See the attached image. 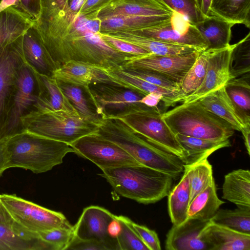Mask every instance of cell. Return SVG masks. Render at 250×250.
<instances>
[{
	"label": "cell",
	"mask_w": 250,
	"mask_h": 250,
	"mask_svg": "<svg viewBox=\"0 0 250 250\" xmlns=\"http://www.w3.org/2000/svg\"><path fill=\"white\" fill-rule=\"evenodd\" d=\"M98 13L73 12L65 0H41L35 24L56 69L70 61L112 69L123 67L134 56L117 50L103 39Z\"/></svg>",
	"instance_id": "obj_1"
},
{
	"label": "cell",
	"mask_w": 250,
	"mask_h": 250,
	"mask_svg": "<svg viewBox=\"0 0 250 250\" xmlns=\"http://www.w3.org/2000/svg\"><path fill=\"white\" fill-rule=\"evenodd\" d=\"M95 133L120 146L141 165L177 178L184 173V164L178 157L147 141L119 119L102 116Z\"/></svg>",
	"instance_id": "obj_2"
},
{
	"label": "cell",
	"mask_w": 250,
	"mask_h": 250,
	"mask_svg": "<svg viewBox=\"0 0 250 250\" xmlns=\"http://www.w3.org/2000/svg\"><path fill=\"white\" fill-rule=\"evenodd\" d=\"M2 143L6 169L20 167L41 173L61 164L65 155L74 152L69 144L26 130L10 135Z\"/></svg>",
	"instance_id": "obj_3"
},
{
	"label": "cell",
	"mask_w": 250,
	"mask_h": 250,
	"mask_svg": "<svg viewBox=\"0 0 250 250\" xmlns=\"http://www.w3.org/2000/svg\"><path fill=\"white\" fill-rule=\"evenodd\" d=\"M100 174L120 195L149 204L167 196L177 178L137 165L102 170Z\"/></svg>",
	"instance_id": "obj_4"
},
{
	"label": "cell",
	"mask_w": 250,
	"mask_h": 250,
	"mask_svg": "<svg viewBox=\"0 0 250 250\" xmlns=\"http://www.w3.org/2000/svg\"><path fill=\"white\" fill-rule=\"evenodd\" d=\"M175 134L214 141L229 139L234 129L227 122L206 109L199 101L183 103L162 114Z\"/></svg>",
	"instance_id": "obj_5"
},
{
	"label": "cell",
	"mask_w": 250,
	"mask_h": 250,
	"mask_svg": "<svg viewBox=\"0 0 250 250\" xmlns=\"http://www.w3.org/2000/svg\"><path fill=\"white\" fill-rule=\"evenodd\" d=\"M22 130H26L69 145L95 132L98 125L80 114L34 108L21 118Z\"/></svg>",
	"instance_id": "obj_6"
},
{
	"label": "cell",
	"mask_w": 250,
	"mask_h": 250,
	"mask_svg": "<svg viewBox=\"0 0 250 250\" xmlns=\"http://www.w3.org/2000/svg\"><path fill=\"white\" fill-rule=\"evenodd\" d=\"M105 115L120 119L134 132L177 156L184 163V150L176 135L162 118V114L157 107H149L141 103Z\"/></svg>",
	"instance_id": "obj_7"
},
{
	"label": "cell",
	"mask_w": 250,
	"mask_h": 250,
	"mask_svg": "<svg viewBox=\"0 0 250 250\" xmlns=\"http://www.w3.org/2000/svg\"><path fill=\"white\" fill-rule=\"evenodd\" d=\"M0 201L13 220L29 231L38 233L55 228H73L62 213L46 208L15 194H0Z\"/></svg>",
	"instance_id": "obj_8"
},
{
	"label": "cell",
	"mask_w": 250,
	"mask_h": 250,
	"mask_svg": "<svg viewBox=\"0 0 250 250\" xmlns=\"http://www.w3.org/2000/svg\"><path fill=\"white\" fill-rule=\"evenodd\" d=\"M22 40V35L0 51V143L5 138L18 77L25 63Z\"/></svg>",
	"instance_id": "obj_9"
},
{
	"label": "cell",
	"mask_w": 250,
	"mask_h": 250,
	"mask_svg": "<svg viewBox=\"0 0 250 250\" xmlns=\"http://www.w3.org/2000/svg\"><path fill=\"white\" fill-rule=\"evenodd\" d=\"M70 145L74 153L91 161L101 170L141 165L120 146L95 132Z\"/></svg>",
	"instance_id": "obj_10"
},
{
	"label": "cell",
	"mask_w": 250,
	"mask_h": 250,
	"mask_svg": "<svg viewBox=\"0 0 250 250\" xmlns=\"http://www.w3.org/2000/svg\"><path fill=\"white\" fill-rule=\"evenodd\" d=\"M130 31L162 42L193 47L200 51L207 50V44L196 26L175 12L164 24Z\"/></svg>",
	"instance_id": "obj_11"
},
{
	"label": "cell",
	"mask_w": 250,
	"mask_h": 250,
	"mask_svg": "<svg viewBox=\"0 0 250 250\" xmlns=\"http://www.w3.org/2000/svg\"><path fill=\"white\" fill-rule=\"evenodd\" d=\"M200 52L196 51L183 55L162 56L149 54L134 56L123 67L154 70L180 85L183 78L195 62Z\"/></svg>",
	"instance_id": "obj_12"
},
{
	"label": "cell",
	"mask_w": 250,
	"mask_h": 250,
	"mask_svg": "<svg viewBox=\"0 0 250 250\" xmlns=\"http://www.w3.org/2000/svg\"><path fill=\"white\" fill-rule=\"evenodd\" d=\"M38 94L35 74L25 63L18 77L5 138L22 130L21 118L36 103Z\"/></svg>",
	"instance_id": "obj_13"
},
{
	"label": "cell",
	"mask_w": 250,
	"mask_h": 250,
	"mask_svg": "<svg viewBox=\"0 0 250 250\" xmlns=\"http://www.w3.org/2000/svg\"><path fill=\"white\" fill-rule=\"evenodd\" d=\"M235 45L236 43L220 49L206 50L208 64L205 79L197 90L185 97L183 103L198 101L227 84L231 78L230 60Z\"/></svg>",
	"instance_id": "obj_14"
},
{
	"label": "cell",
	"mask_w": 250,
	"mask_h": 250,
	"mask_svg": "<svg viewBox=\"0 0 250 250\" xmlns=\"http://www.w3.org/2000/svg\"><path fill=\"white\" fill-rule=\"evenodd\" d=\"M116 215L97 206L84 208L73 226L74 236L82 239H93L104 243L108 250H118L117 242L108 234L107 227Z\"/></svg>",
	"instance_id": "obj_15"
},
{
	"label": "cell",
	"mask_w": 250,
	"mask_h": 250,
	"mask_svg": "<svg viewBox=\"0 0 250 250\" xmlns=\"http://www.w3.org/2000/svg\"><path fill=\"white\" fill-rule=\"evenodd\" d=\"M52 77L57 81L74 85L88 93L91 84H107L117 86L102 67L77 61L67 62L55 69Z\"/></svg>",
	"instance_id": "obj_16"
},
{
	"label": "cell",
	"mask_w": 250,
	"mask_h": 250,
	"mask_svg": "<svg viewBox=\"0 0 250 250\" xmlns=\"http://www.w3.org/2000/svg\"><path fill=\"white\" fill-rule=\"evenodd\" d=\"M97 84L98 86L90 88L87 94L95 107L96 112L101 117L107 113V109L119 112L133 105L141 104L140 101L144 96L120 86L107 84Z\"/></svg>",
	"instance_id": "obj_17"
},
{
	"label": "cell",
	"mask_w": 250,
	"mask_h": 250,
	"mask_svg": "<svg viewBox=\"0 0 250 250\" xmlns=\"http://www.w3.org/2000/svg\"><path fill=\"white\" fill-rule=\"evenodd\" d=\"M209 221L188 219L179 225H174L168 232L165 248L167 250H211V246L202 235Z\"/></svg>",
	"instance_id": "obj_18"
},
{
	"label": "cell",
	"mask_w": 250,
	"mask_h": 250,
	"mask_svg": "<svg viewBox=\"0 0 250 250\" xmlns=\"http://www.w3.org/2000/svg\"><path fill=\"white\" fill-rule=\"evenodd\" d=\"M105 71L118 86L131 90L144 96L150 93L162 96V102L166 106H173L178 102L183 103L185 100V96L181 91L171 90L149 83L131 74L123 67Z\"/></svg>",
	"instance_id": "obj_19"
},
{
	"label": "cell",
	"mask_w": 250,
	"mask_h": 250,
	"mask_svg": "<svg viewBox=\"0 0 250 250\" xmlns=\"http://www.w3.org/2000/svg\"><path fill=\"white\" fill-rule=\"evenodd\" d=\"M174 11L161 0H113L101 10V20L114 16H171Z\"/></svg>",
	"instance_id": "obj_20"
},
{
	"label": "cell",
	"mask_w": 250,
	"mask_h": 250,
	"mask_svg": "<svg viewBox=\"0 0 250 250\" xmlns=\"http://www.w3.org/2000/svg\"><path fill=\"white\" fill-rule=\"evenodd\" d=\"M0 250H54L38 233L29 231L16 221L0 222Z\"/></svg>",
	"instance_id": "obj_21"
},
{
	"label": "cell",
	"mask_w": 250,
	"mask_h": 250,
	"mask_svg": "<svg viewBox=\"0 0 250 250\" xmlns=\"http://www.w3.org/2000/svg\"><path fill=\"white\" fill-rule=\"evenodd\" d=\"M22 49L26 64L34 72L51 76L56 68L35 22L22 35Z\"/></svg>",
	"instance_id": "obj_22"
},
{
	"label": "cell",
	"mask_w": 250,
	"mask_h": 250,
	"mask_svg": "<svg viewBox=\"0 0 250 250\" xmlns=\"http://www.w3.org/2000/svg\"><path fill=\"white\" fill-rule=\"evenodd\" d=\"M34 73L38 84L39 94L37 101L32 108L79 114L66 97L56 79L51 76Z\"/></svg>",
	"instance_id": "obj_23"
},
{
	"label": "cell",
	"mask_w": 250,
	"mask_h": 250,
	"mask_svg": "<svg viewBox=\"0 0 250 250\" xmlns=\"http://www.w3.org/2000/svg\"><path fill=\"white\" fill-rule=\"evenodd\" d=\"M211 250H250V234L241 233L209 221L202 231Z\"/></svg>",
	"instance_id": "obj_24"
},
{
	"label": "cell",
	"mask_w": 250,
	"mask_h": 250,
	"mask_svg": "<svg viewBox=\"0 0 250 250\" xmlns=\"http://www.w3.org/2000/svg\"><path fill=\"white\" fill-rule=\"evenodd\" d=\"M106 34L133 44L150 54L157 55H183L199 51L193 47L162 42L141 36L130 31Z\"/></svg>",
	"instance_id": "obj_25"
},
{
	"label": "cell",
	"mask_w": 250,
	"mask_h": 250,
	"mask_svg": "<svg viewBox=\"0 0 250 250\" xmlns=\"http://www.w3.org/2000/svg\"><path fill=\"white\" fill-rule=\"evenodd\" d=\"M171 16H111L101 20L100 33L110 34L119 31H134L158 26L168 21Z\"/></svg>",
	"instance_id": "obj_26"
},
{
	"label": "cell",
	"mask_w": 250,
	"mask_h": 250,
	"mask_svg": "<svg viewBox=\"0 0 250 250\" xmlns=\"http://www.w3.org/2000/svg\"><path fill=\"white\" fill-rule=\"evenodd\" d=\"M222 198L237 207L250 208V171L238 169L225 176Z\"/></svg>",
	"instance_id": "obj_27"
},
{
	"label": "cell",
	"mask_w": 250,
	"mask_h": 250,
	"mask_svg": "<svg viewBox=\"0 0 250 250\" xmlns=\"http://www.w3.org/2000/svg\"><path fill=\"white\" fill-rule=\"evenodd\" d=\"M35 21L14 7L0 12V51L25 31Z\"/></svg>",
	"instance_id": "obj_28"
},
{
	"label": "cell",
	"mask_w": 250,
	"mask_h": 250,
	"mask_svg": "<svg viewBox=\"0 0 250 250\" xmlns=\"http://www.w3.org/2000/svg\"><path fill=\"white\" fill-rule=\"evenodd\" d=\"M208 110L229 123L234 130L240 131L245 126L238 116L225 89V86L198 100Z\"/></svg>",
	"instance_id": "obj_29"
},
{
	"label": "cell",
	"mask_w": 250,
	"mask_h": 250,
	"mask_svg": "<svg viewBox=\"0 0 250 250\" xmlns=\"http://www.w3.org/2000/svg\"><path fill=\"white\" fill-rule=\"evenodd\" d=\"M176 136L184 151L185 165L208 159L215 151L231 146L229 139L214 141L181 134H176Z\"/></svg>",
	"instance_id": "obj_30"
},
{
	"label": "cell",
	"mask_w": 250,
	"mask_h": 250,
	"mask_svg": "<svg viewBox=\"0 0 250 250\" xmlns=\"http://www.w3.org/2000/svg\"><path fill=\"white\" fill-rule=\"evenodd\" d=\"M234 25L209 16L195 26L207 44L206 50H217L229 46Z\"/></svg>",
	"instance_id": "obj_31"
},
{
	"label": "cell",
	"mask_w": 250,
	"mask_h": 250,
	"mask_svg": "<svg viewBox=\"0 0 250 250\" xmlns=\"http://www.w3.org/2000/svg\"><path fill=\"white\" fill-rule=\"evenodd\" d=\"M209 16L250 28V0H212Z\"/></svg>",
	"instance_id": "obj_32"
},
{
	"label": "cell",
	"mask_w": 250,
	"mask_h": 250,
	"mask_svg": "<svg viewBox=\"0 0 250 250\" xmlns=\"http://www.w3.org/2000/svg\"><path fill=\"white\" fill-rule=\"evenodd\" d=\"M190 194L189 179L184 170L180 181L167 196L168 211L173 225H179L187 220Z\"/></svg>",
	"instance_id": "obj_33"
},
{
	"label": "cell",
	"mask_w": 250,
	"mask_h": 250,
	"mask_svg": "<svg viewBox=\"0 0 250 250\" xmlns=\"http://www.w3.org/2000/svg\"><path fill=\"white\" fill-rule=\"evenodd\" d=\"M224 203L225 202L220 200L217 196L214 180L190 202L187 219L209 221Z\"/></svg>",
	"instance_id": "obj_34"
},
{
	"label": "cell",
	"mask_w": 250,
	"mask_h": 250,
	"mask_svg": "<svg viewBox=\"0 0 250 250\" xmlns=\"http://www.w3.org/2000/svg\"><path fill=\"white\" fill-rule=\"evenodd\" d=\"M225 89L243 124L250 125V75L230 80Z\"/></svg>",
	"instance_id": "obj_35"
},
{
	"label": "cell",
	"mask_w": 250,
	"mask_h": 250,
	"mask_svg": "<svg viewBox=\"0 0 250 250\" xmlns=\"http://www.w3.org/2000/svg\"><path fill=\"white\" fill-rule=\"evenodd\" d=\"M210 221L241 233L250 234V208L219 209Z\"/></svg>",
	"instance_id": "obj_36"
},
{
	"label": "cell",
	"mask_w": 250,
	"mask_h": 250,
	"mask_svg": "<svg viewBox=\"0 0 250 250\" xmlns=\"http://www.w3.org/2000/svg\"><path fill=\"white\" fill-rule=\"evenodd\" d=\"M189 182L190 202L200 192L206 188L214 180L212 166L208 159L190 165H184Z\"/></svg>",
	"instance_id": "obj_37"
},
{
	"label": "cell",
	"mask_w": 250,
	"mask_h": 250,
	"mask_svg": "<svg viewBox=\"0 0 250 250\" xmlns=\"http://www.w3.org/2000/svg\"><path fill=\"white\" fill-rule=\"evenodd\" d=\"M208 53L206 50L200 52L195 62L183 78L180 88L185 97L196 90L202 83L207 71Z\"/></svg>",
	"instance_id": "obj_38"
},
{
	"label": "cell",
	"mask_w": 250,
	"mask_h": 250,
	"mask_svg": "<svg viewBox=\"0 0 250 250\" xmlns=\"http://www.w3.org/2000/svg\"><path fill=\"white\" fill-rule=\"evenodd\" d=\"M250 33L236 43L230 63V80L250 75Z\"/></svg>",
	"instance_id": "obj_39"
},
{
	"label": "cell",
	"mask_w": 250,
	"mask_h": 250,
	"mask_svg": "<svg viewBox=\"0 0 250 250\" xmlns=\"http://www.w3.org/2000/svg\"><path fill=\"white\" fill-rule=\"evenodd\" d=\"M58 83L66 97L80 115L98 126L101 123V117L96 112L91 109L83 94L82 88L72 84L59 82Z\"/></svg>",
	"instance_id": "obj_40"
},
{
	"label": "cell",
	"mask_w": 250,
	"mask_h": 250,
	"mask_svg": "<svg viewBox=\"0 0 250 250\" xmlns=\"http://www.w3.org/2000/svg\"><path fill=\"white\" fill-rule=\"evenodd\" d=\"M121 225V230L116 238L118 250H149L132 225V221L127 217L117 216Z\"/></svg>",
	"instance_id": "obj_41"
},
{
	"label": "cell",
	"mask_w": 250,
	"mask_h": 250,
	"mask_svg": "<svg viewBox=\"0 0 250 250\" xmlns=\"http://www.w3.org/2000/svg\"><path fill=\"white\" fill-rule=\"evenodd\" d=\"M172 11L196 25L204 20L199 0H161Z\"/></svg>",
	"instance_id": "obj_42"
},
{
	"label": "cell",
	"mask_w": 250,
	"mask_h": 250,
	"mask_svg": "<svg viewBox=\"0 0 250 250\" xmlns=\"http://www.w3.org/2000/svg\"><path fill=\"white\" fill-rule=\"evenodd\" d=\"M123 68L131 74L149 83L171 90L181 91L179 84L158 72L145 69Z\"/></svg>",
	"instance_id": "obj_43"
},
{
	"label": "cell",
	"mask_w": 250,
	"mask_h": 250,
	"mask_svg": "<svg viewBox=\"0 0 250 250\" xmlns=\"http://www.w3.org/2000/svg\"><path fill=\"white\" fill-rule=\"evenodd\" d=\"M44 242L52 246L54 250H66L74 237L73 228H55L38 232Z\"/></svg>",
	"instance_id": "obj_44"
},
{
	"label": "cell",
	"mask_w": 250,
	"mask_h": 250,
	"mask_svg": "<svg viewBox=\"0 0 250 250\" xmlns=\"http://www.w3.org/2000/svg\"><path fill=\"white\" fill-rule=\"evenodd\" d=\"M100 34L108 44L121 52L134 56H142L150 54L142 48L131 43L113 37L108 34L100 33Z\"/></svg>",
	"instance_id": "obj_45"
},
{
	"label": "cell",
	"mask_w": 250,
	"mask_h": 250,
	"mask_svg": "<svg viewBox=\"0 0 250 250\" xmlns=\"http://www.w3.org/2000/svg\"><path fill=\"white\" fill-rule=\"evenodd\" d=\"M132 225L143 243L149 250H160V242L157 233L146 226L136 224L133 221Z\"/></svg>",
	"instance_id": "obj_46"
},
{
	"label": "cell",
	"mask_w": 250,
	"mask_h": 250,
	"mask_svg": "<svg viewBox=\"0 0 250 250\" xmlns=\"http://www.w3.org/2000/svg\"><path fill=\"white\" fill-rule=\"evenodd\" d=\"M66 250H108L102 242L93 239H82L74 235Z\"/></svg>",
	"instance_id": "obj_47"
},
{
	"label": "cell",
	"mask_w": 250,
	"mask_h": 250,
	"mask_svg": "<svg viewBox=\"0 0 250 250\" xmlns=\"http://www.w3.org/2000/svg\"><path fill=\"white\" fill-rule=\"evenodd\" d=\"M17 9L35 21L39 18L41 13V0H20Z\"/></svg>",
	"instance_id": "obj_48"
},
{
	"label": "cell",
	"mask_w": 250,
	"mask_h": 250,
	"mask_svg": "<svg viewBox=\"0 0 250 250\" xmlns=\"http://www.w3.org/2000/svg\"><path fill=\"white\" fill-rule=\"evenodd\" d=\"M113 0H87L79 13L87 14L99 12Z\"/></svg>",
	"instance_id": "obj_49"
},
{
	"label": "cell",
	"mask_w": 250,
	"mask_h": 250,
	"mask_svg": "<svg viewBox=\"0 0 250 250\" xmlns=\"http://www.w3.org/2000/svg\"><path fill=\"white\" fill-rule=\"evenodd\" d=\"M162 96L150 93L144 96L140 101V103L149 107H157V105L160 102L163 101Z\"/></svg>",
	"instance_id": "obj_50"
},
{
	"label": "cell",
	"mask_w": 250,
	"mask_h": 250,
	"mask_svg": "<svg viewBox=\"0 0 250 250\" xmlns=\"http://www.w3.org/2000/svg\"><path fill=\"white\" fill-rule=\"evenodd\" d=\"M121 230V225L116 217L113 219L108 224L107 232L111 238L116 239L119 236ZM117 241V240H116Z\"/></svg>",
	"instance_id": "obj_51"
},
{
	"label": "cell",
	"mask_w": 250,
	"mask_h": 250,
	"mask_svg": "<svg viewBox=\"0 0 250 250\" xmlns=\"http://www.w3.org/2000/svg\"><path fill=\"white\" fill-rule=\"evenodd\" d=\"M241 132L243 136L247 152L249 155H250V125L244 127Z\"/></svg>",
	"instance_id": "obj_52"
},
{
	"label": "cell",
	"mask_w": 250,
	"mask_h": 250,
	"mask_svg": "<svg viewBox=\"0 0 250 250\" xmlns=\"http://www.w3.org/2000/svg\"><path fill=\"white\" fill-rule=\"evenodd\" d=\"M14 220L0 201V222L10 223Z\"/></svg>",
	"instance_id": "obj_53"
},
{
	"label": "cell",
	"mask_w": 250,
	"mask_h": 250,
	"mask_svg": "<svg viewBox=\"0 0 250 250\" xmlns=\"http://www.w3.org/2000/svg\"><path fill=\"white\" fill-rule=\"evenodd\" d=\"M212 0H200V5L202 15L204 19L209 16V9Z\"/></svg>",
	"instance_id": "obj_54"
},
{
	"label": "cell",
	"mask_w": 250,
	"mask_h": 250,
	"mask_svg": "<svg viewBox=\"0 0 250 250\" xmlns=\"http://www.w3.org/2000/svg\"><path fill=\"white\" fill-rule=\"evenodd\" d=\"M20 0H1L0 1V12L9 7H14L17 8Z\"/></svg>",
	"instance_id": "obj_55"
},
{
	"label": "cell",
	"mask_w": 250,
	"mask_h": 250,
	"mask_svg": "<svg viewBox=\"0 0 250 250\" xmlns=\"http://www.w3.org/2000/svg\"><path fill=\"white\" fill-rule=\"evenodd\" d=\"M6 157L2 143H0V176L6 169Z\"/></svg>",
	"instance_id": "obj_56"
}]
</instances>
